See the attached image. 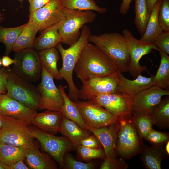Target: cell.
<instances>
[{"instance_id":"cell-35","label":"cell","mask_w":169,"mask_h":169,"mask_svg":"<svg viewBox=\"0 0 169 169\" xmlns=\"http://www.w3.org/2000/svg\"><path fill=\"white\" fill-rule=\"evenodd\" d=\"M134 123L141 137L143 139L152 129L153 126L151 115L142 113L132 112Z\"/></svg>"},{"instance_id":"cell-20","label":"cell","mask_w":169,"mask_h":169,"mask_svg":"<svg viewBox=\"0 0 169 169\" xmlns=\"http://www.w3.org/2000/svg\"><path fill=\"white\" fill-rule=\"evenodd\" d=\"M62 115L61 112L46 110L37 113L32 124L44 132L54 135L60 131Z\"/></svg>"},{"instance_id":"cell-33","label":"cell","mask_w":169,"mask_h":169,"mask_svg":"<svg viewBox=\"0 0 169 169\" xmlns=\"http://www.w3.org/2000/svg\"><path fill=\"white\" fill-rule=\"evenodd\" d=\"M27 23L22 25L8 28L0 25V42L5 46V54L8 55L13 50V46L18 36L23 29Z\"/></svg>"},{"instance_id":"cell-14","label":"cell","mask_w":169,"mask_h":169,"mask_svg":"<svg viewBox=\"0 0 169 169\" xmlns=\"http://www.w3.org/2000/svg\"><path fill=\"white\" fill-rule=\"evenodd\" d=\"M64 7L60 0H51L48 3L29 16L38 31L58 23L62 18Z\"/></svg>"},{"instance_id":"cell-41","label":"cell","mask_w":169,"mask_h":169,"mask_svg":"<svg viewBox=\"0 0 169 169\" xmlns=\"http://www.w3.org/2000/svg\"><path fill=\"white\" fill-rule=\"evenodd\" d=\"M153 44L159 50L169 54V31H163L154 41Z\"/></svg>"},{"instance_id":"cell-7","label":"cell","mask_w":169,"mask_h":169,"mask_svg":"<svg viewBox=\"0 0 169 169\" xmlns=\"http://www.w3.org/2000/svg\"><path fill=\"white\" fill-rule=\"evenodd\" d=\"M29 128L32 136L38 141L44 151L64 168L65 154L76 148L69 140L65 137L46 132L36 127Z\"/></svg>"},{"instance_id":"cell-26","label":"cell","mask_w":169,"mask_h":169,"mask_svg":"<svg viewBox=\"0 0 169 169\" xmlns=\"http://www.w3.org/2000/svg\"><path fill=\"white\" fill-rule=\"evenodd\" d=\"M59 52L55 47L40 51L38 54L41 65L54 79L59 80L63 79L57 67V62L60 58Z\"/></svg>"},{"instance_id":"cell-2","label":"cell","mask_w":169,"mask_h":169,"mask_svg":"<svg viewBox=\"0 0 169 169\" xmlns=\"http://www.w3.org/2000/svg\"><path fill=\"white\" fill-rule=\"evenodd\" d=\"M88 41L108 56L119 71L121 73L128 72L130 57L126 41L122 34L116 33L90 34Z\"/></svg>"},{"instance_id":"cell-19","label":"cell","mask_w":169,"mask_h":169,"mask_svg":"<svg viewBox=\"0 0 169 169\" xmlns=\"http://www.w3.org/2000/svg\"><path fill=\"white\" fill-rule=\"evenodd\" d=\"M154 74L150 77L139 75L134 80H131L124 77L122 73L118 71L116 74L117 81V92L134 96L142 90L153 85Z\"/></svg>"},{"instance_id":"cell-12","label":"cell","mask_w":169,"mask_h":169,"mask_svg":"<svg viewBox=\"0 0 169 169\" xmlns=\"http://www.w3.org/2000/svg\"><path fill=\"white\" fill-rule=\"evenodd\" d=\"M127 45L130 57V63L128 72L134 79L144 71H147L146 65H141L139 62L144 55L151 53L152 49L159 51L158 49L154 44H147L141 42L136 38L131 32L127 29L122 31Z\"/></svg>"},{"instance_id":"cell-22","label":"cell","mask_w":169,"mask_h":169,"mask_svg":"<svg viewBox=\"0 0 169 169\" xmlns=\"http://www.w3.org/2000/svg\"><path fill=\"white\" fill-rule=\"evenodd\" d=\"M50 156L47 153L41 152L34 144L27 148L25 158L29 169H57V164Z\"/></svg>"},{"instance_id":"cell-40","label":"cell","mask_w":169,"mask_h":169,"mask_svg":"<svg viewBox=\"0 0 169 169\" xmlns=\"http://www.w3.org/2000/svg\"><path fill=\"white\" fill-rule=\"evenodd\" d=\"M129 165L125 160L117 157L110 159L106 157L104 159L100 166V169H126Z\"/></svg>"},{"instance_id":"cell-32","label":"cell","mask_w":169,"mask_h":169,"mask_svg":"<svg viewBox=\"0 0 169 169\" xmlns=\"http://www.w3.org/2000/svg\"><path fill=\"white\" fill-rule=\"evenodd\" d=\"M135 17L134 23L141 37L146 29L151 14L149 13L146 0H134Z\"/></svg>"},{"instance_id":"cell-43","label":"cell","mask_w":169,"mask_h":169,"mask_svg":"<svg viewBox=\"0 0 169 169\" xmlns=\"http://www.w3.org/2000/svg\"><path fill=\"white\" fill-rule=\"evenodd\" d=\"M29 3V12L32 14L43 7L51 0H28Z\"/></svg>"},{"instance_id":"cell-38","label":"cell","mask_w":169,"mask_h":169,"mask_svg":"<svg viewBox=\"0 0 169 169\" xmlns=\"http://www.w3.org/2000/svg\"><path fill=\"white\" fill-rule=\"evenodd\" d=\"M158 17L163 31H169V0H161Z\"/></svg>"},{"instance_id":"cell-46","label":"cell","mask_w":169,"mask_h":169,"mask_svg":"<svg viewBox=\"0 0 169 169\" xmlns=\"http://www.w3.org/2000/svg\"><path fill=\"white\" fill-rule=\"evenodd\" d=\"M2 64L5 67H8L12 64H14L16 61L15 59H11L8 55L3 56L2 59Z\"/></svg>"},{"instance_id":"cell-47","label":"cell","mask_w":169,"mask_h":169,"mask_svg":"<svg viewBox=\"0 0 169 169\" xmlns=\"http://www.w3.org/2000/svg\"><path fill=\"white\" fill-rule=\"evenodd\" d=\"M21 160L10 166L11 169H29V167Z\"/></svg>"},{"instance_id":"cell-8","label":"cell","mask_w":169,"mask_h":169,"mask_svg":"<svg viewBox=\"0 0 169 169\" xmlns=\"http://www.w3.org/2000/svg\"><path fill=\"white\" fill-rule=\"evenodd\" d=\"M2 116L3 125L0 129V142L28 148L34 144V138L29 127L19 121Z\"/></svg>"},{"instance_id":"cell-42","label":"cell","mask_w":169,"mask_h":169,"mask_svg":"<svg viewBox=\"0 0 169 169\" xmlns=\"http://www.w3.org/2000/svg\"><path fill=\"white\" fill-rule=\"evenodd\" d=\"M80 145L85 147L98 148L102 146L97 138L93 134L86 136L80 141Z\"/></svg>"},{"instance_id":"cell-48","label":"cell","mask_w":169,"mask_h":169,"mask_svg":"<svg viewBox=\"0 0 169 169\" xmlns=\"http://www.w3.org/2000/svg\"><path fill=\"white\" fill-rule=\"evenodd\" d=\"M158 0H146L148 10L150 14L154 6Z\"/></svg>"},{"instance_id":"cell-24","label":"cell","mask_w":169,"mask_h":169,"mask_svg":"<svg viewBox=\"0 0 169 169\" xmlns=\"http://www.w3.org/2000/svg\"><path fill=\"white\" fill-rule=\"evenodd\" d=\"M58 28V23L44 30L39 37L35 38L31 48L40 51L56 47L62 42Z\"/></svg>"},{"instance_id":"cell-21","label":"cell","mask_w":169,"mask_h":169,"mask_svg":"<svg viewBox=\"0 0 169 169\" xmlns=\"http://www.w3.org/2000/svg\"><path fill=\"white\" fill-rule=\"evenodd\" d=\"M140 158L146 169H161L162 161L168 158L163 145H144Z\"/></svg>"},{"instance_id":"cell-9","label":"cell","mask_w":169,"mask_h":169,"mask_svg":"<svg viewBox=\"0 0 169 169\" xmlns=\"http://www.w3.org/2000/svg\"><path fill=\"white\" fill-rule=\"evenodd\" d=\"M87 126L104 127L117 123L119 116L114 115L92 100L74 102Z\"/></svg>"},{"instance_id":"cell-34","label":"cell","mask_w":169,"mask_h":169,"mask_svg":"<svg viewBox=\"0 0 169 169\" xmlns=\"http://www.w3.org/2000/svg\"><path fill=\"white\" fill-rule=\"evenodd\" d=\"M64 8L80 10H92L102 14L107 9L98 6L94 0H60Z\"/></svg>"},{"instance_id":"cell-44","label":"cell","mask_w":169,"mask_h":169,"mask_svg":"<svg viewBox=\"0 0 169 169\" xmlns=\"http://www.w3.org/2000/svg\"><path fill=\"white\" fill-rule=\"evenodd\" d=\"M8 76V70L0 69V93L5 94L7 93L6 85Z\"/></svg>"},{"instance_id":"cell-5","label":"cell","mask_w":169,"mask_h":169,"mask_svg":"<svg viewBox=\"0 0 169 169\" xmlns=\"http://www.w3.org/2000/svg\"><path fill=\"white\" fill-rule=\"evenodd\" d=\"M96 17L93 11L71 9L64 8L58 23V32L62 43L70 46L79 39L81 30L85 24L93 22Z\"/></svg>"},{"instance_id":"cell-50","label":"cell","mask_w":169,"mask_h":169,"mask_svg":"<svg viewBox=\"0 0 169 169\" xmlns=\"http://www.w3.org/2000/svg\"><path fill=\"white\" fill-rule=\"evenodd\" d=\"M165 147L164 148L167 154L169 156V141H168L166 144Z\"/></svg>"},{"instance_id":"cell-3","label":"cell","mask_w":169,"mask_h":169,"mask_svg":"<svg viewBox=\"0 0 169 169\" xmlns=\"http://www.w3.org/2000/svg\"><path fill=\"white\" fill-rule=\"evenodd\" d=\"M90 34V29L84 25L81 28L80 38L76 43L66 49L63 47L61 43L58 44L56 47L62 59V66L59 70V73L68 84V96L74 102L79 100V90L74 83L73 73L83 49L89 43L88 39Z\"/></svg>"},{"instance_id":"cell-28","label":"cell","mask_w":169,"mask_h":169,"mask_svg":"<svg viewBox=\"0 0 169 169\" xmlns=\"http://www.w3.org/2000/svg\"><path fill=\"white\" fill-rule=\"evenodd\" d=\"M27 149L0 142V161L10 166L21 160H24Z\"/></svg>"},{"instance_id":"cell-36","label":"cell","mask_w":169,"mask_h":169,"mask_svg":"<svg viewBox=\"0 0 169 169\" xmlns=\"http://www.w3.org/2000/svg\"><path fill=\"white\" fill-rule=\"evenodd\" d=\"M76 148L79 156L84 160L95 159H104L106 157L104 151L102 148H91L80 145Z\"/></svg>"},{"instance_id":"cell-51","label":"cell","mask_w":169,"mask_h":169,"mask_svg":"<svg viewBox=\"0 0 169 169\" xmlns=\"http://www.w3.org/2000/svg\"><path fill=\"white\" fill-rule=\"evenodd\" d=\"M6 17L4 15L0 13V23H2L4 20L5 19Z\"/></svg>"},{"instance_id":"cell-25","label":"cell","mask_w":169,"mask_h":169,"mask_svg":"<svg viewBox=\"0 0 169 169\" xmlns=\"http://www.w3.org/2000/svg\"><path fill=\"white\" fill-rule=\"evenodd\" d=\"M161 0H158L154 6L147 22L145 32L139 39L141 43L147 44L153 43L163 31L158 20L159 9Z\"/></svg>"},{"instance_id":"cell-27","label":"cell","mask_w":169,"mask_h":169,"mask_svg":"<svg viewBox=\"0 0 169 169\" xmlns=\"http://www.w3.org/2000/svg\"><path fill=\"white\" fill-rule=\"evenodd\" d=\"M67 87L60 84L58 87L64 100V105L62 113L66 117L76 123L82 128L88 130L78 108L65 91L64 89Z\"/></svg>"},{"instance_id":"cell-49","label":"cell","mask_w":169,"mask_h":169,"mask_svg":"<svg viewBox=\"0 0 169 169\" xmlns=\"http://www.w3.org/2000/svg\"><path fill=\"white\" fill-rule=\"evenodd\" d=\"M0 169H11L10 166L0 161Z\"/></svg>"},{"instance_id":"cell-18","label":"cell","mask_w":169,"mask_h":169,"mask_svg":"<svg viewBox=\"0 0 169 169\" xmlns=\"http://www.w3.org/2000/svg\"><path fill=\"white\" fill-rule=\"evenodd\" d=\"M86 126L100 142L107 158L111 159L118 157L115 151L118 129L117 122L100 128Z\"/></svg>"},{"instance_id":"cell-13","label":"cell","mask_w":169,"mask_h":169,"mask_svg":"<svg viewBox=\"0 0 169 169\" xmlns=\"http://www.w3.org/2000/svg\"><path fill=\"white\" fill-rule=\"evenodd\" d=\"M116 75L93 77L81 81V89L79 91V99L92 100L98 95L117 92Z\"/></svg>"},{"instance_id":"cell-52","label":"cell","mask_w":169,"mask_h":169,"mask_svg":"<svg viewBox=\"0 0 169 169\" xmlns=\"http://www.w3.org/2000/svg\"><path fill=\"white\" fill-rule=\"evenodd\" d=\"M3 125V119L2 116L0 114V129L2 128Z\"/></svg>"},{"instance_id":"cell-16","label":"cell","mask_w":169,"mask_h":169,"mask_svg":"<svg viewBox=\"0 0 169 169\" xmlns=\"http://www.w3.org/2000/svg\"><path fill=\"white\" fill-rule=\"evenodd\" d=\"M134 96L115 92L98 95L92 100L110 113L119 116L132 113Z\"/></svg>"},{"instance_id":"cell-37","label":"cell","mask_w":169,"mask_h":169,"mask_svg":"<svg viewBox=\"0 0 169 169\" xmlns=\"http://www.w3.org/2000/svg\"><path fill=\"white\" fill-rule=\"evenodd\" d=\"M64 168L67 169H93L95 167L93 162L84 163L78 161L69 152L66 153L64 157Z\"/></svg>"},{"instance_id":"cell-45","label":"cell","mask_w":169,"mask_h":169,"mask_svg":"<svg viewBox=\"0 0 169 169\" xmlns=\"http://www.w3.org/2000/svg\"><path fill=\"white\" fill-rule=\"evenodd\" d=\"M132 0H122V2L119 7L120 12L123 15L128 13L131 3Z\"/></svg>"},{"instance_id":"cell-30","label":"cell","mask_w":169,"mask_h":169,"mask_svg":"<svg viewBox=\"0 0 169 169\" xmlns=\"http://www.w3.org/2000/svg\"><path fill=\"white\" fill-rule=\"evenodd\" d=\"M38 29L29 20L19 34L13 46V50L17 52L26 48H32L35 36Z\"/></svg>"},{"instance_id":"cell-54","label":"cell","mask_w":169,"mask_h":169,"mask_svg":"<svg viewBox=\"0 0 169 169\" xmlns=\"http://www.w3.org/2000/svg\"><path fill=\"white\" fill-rule=\"evenodd\" d=\"M18 0L20 1H23V0Z\"/></svg>"},{"instance_id":"cell-10","label":"cell","mask_w":169,"mask_h":169,"mask_svg":"<svg viewBox=\"0 0 169 169\" xmlns=\"http://www.w3.org/2000/svg\"><path fill=\"white\" fill-rule=\"evenodd\" d=\"M16 52L14 72L26 81H35L38 79L41 72L38 53L31 48Z\"/></svg>"},{"instance_id":"cell-31","label":"cell","mask_w":169,"mask_h":169,"mask_svg":"<svg viewBox=\"0 0 169 169\" xmlns=\"http://www.w3.org/2000/svg\"><path fill=\"white\" fill-rule=\"evenodd\" d=\"M159 52L160 62L156 74L153 76V85L169 90V56L164 52Z\"/></svg>"},{"instance_id":"cell-17","label":"cell","mask_w":169,"mask_h":169,"mask_svg":"<svg viewBox=\"0 0 169 169\" xmlns=\"http://www.w3.org/2000/svg\"><path fill=\"white\" fill-rule=\"evenodd\" d=\"M37 114V110L25 106L6 94L0 93V114L2 115L10 117L29 125L32 124Z\"/></svg>"},{"instance_id":"cell-23","label":"cell","mask_w":169,"mask_h":169,"mask_svg":"<svg viewBox=\"0 0 169 169\" xmlns=\"http://www.w3.org/2000/svg\"><path fill=\"white\" fill-rule=\"evenodd\" d=\"M60 132L68 138L76 148L80 145L82 139L92 133L89 130L82 128L63 114Z\"/></svg>"},{"instance_id":"cell-11","label":"cell","mask_w":169,"mask_h":169,"mask_svg":"<svg viewBox=\"0 0 169 169\" xmlns=\"http://www.w3.org/2000/svg\"><path fill=\"white\" fill-rule=\"evenodd\" d=\"M41 81L37 89L41 95L39 110H50L62 112L63 97L55 85L52 76L41 65Z\"/></svg>"},{"instance_id":"cell-4","label":"cell","mask_w":169,"mask_h":169,"mask_svg":"<svg viewBox=\"0 0 169 169\" xmlns=\"http://www.w3.org/2000/svg\"><path fill=\"white\" fill-rule=\"evenodd\" d=\"M115 151L117 156L125 160L141 154L144 144L135 126L132 113L119 116Z\"/></svg>"},{"instance_id":"cell-39","label":"cell","mask_w":169,"mask_h":169,"mask_svg":"<svg viewBox=\"0 0 169 169\" xmlns=\"http://www.w3.org/2000/svg\"><path fill=\"white\" fill-rule=\"evenodd\" d=\"M151 145L162 146L169 141V134L167 132H161L152 129L144 138Z\"/></svg>"},{"instance_id":"cell-1","label":"cell","mask_w":169,"mask_h":169,"mask_svg":"<svg viewBox=\"0 0 169 169\" xmlns=\"http://www.w3.org/2000/svg\"><path fill=\"white\" fill-rule=\"evenodd\" d=\"M74 71L81 81L93 77L115 76L118 71L108 56L89 43L83 49Z\"/></svg>"},{"instance_id":"cell-29","label":"cell","mask_w":169,"mask_h":169,"mask_svg":"<svg viewBox=\"0 0 169 169\" xmlns=\"http://www.w3.org/2000/svg\"><path fill=\"white\" fill-rule=\"evenodd\" d=\"M153 125L162 130L169 128V96L161 99L151 115Z\"/></svg>"},{"instance_id":"cell-15","label":"cell","mask_w":169,"mask_h":169,"mask_svg":"<svg viewBox=\"0 0 169 169\" xmlns=\"http://www.w3.org/2000/svg\"><path fill=\"white\" fill-rule=\"evenodd\" d=\"M165 95H169V90L154 85L142 90L133 97L132 112L151 115Z\"/></svg>"},{"instance_id":"cell-53","label":"cell","mask_w":169,"mask_h":169,"mask_svg":"<svg viewBox=\"0 0 169 169\" xmlns=\"http://www.w3.org/2000/svg\"><path fill=\"white\" fill-rule=\"evenodd\" d=\"M2 64L1 59H0V66Z\"/></svg>"},{"instance_id":"cell-6","label":"cell","mask_w":169,"mask_h":169,"mask_svg":"<svg viewBox=\"0 0 169 169\" xmlns=\"http://www.w3.org/2000/svg\"><path fill=\"white\" fill-rule=\"evenodd\" d=\"M6 94L11 98L33 110H39L41 95L36 88L14 72L8 70Z\"/></svg>"}]
</instances>
